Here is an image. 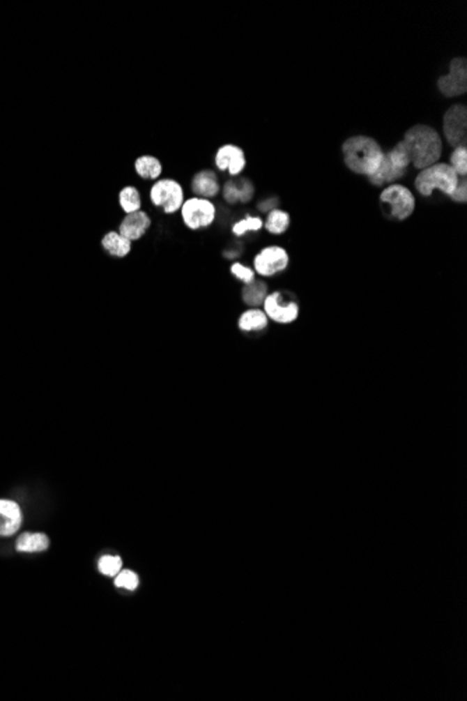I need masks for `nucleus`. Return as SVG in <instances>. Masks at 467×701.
Returning <instances> with one entry per match:
<instances>
[{
    "label": "nucleus",
    "instance_id": "393cba45",
    "mask_svg": "<svg viewBox=\"0 0 467 701\" xmlns=\"http://www.w3.org/2000/svg\"><path fill=\"white\" fill-rule=\"evenodd\" d=\"M447 164L452 167V169L457 174L459 178H466V175H467V147L466 146L454 147L449 156Z\"/></svg>",
    "mask_w": 467,
    "mask_h": 701
},
{
    "label": "nucleus",
    "instance_id": "1a4fd4ad",
    "mask_svg": "<svg viewBox=\"0 0 467 701\" xmlns=\"http://www.w3.org/2000/svg\"><path fill=\"white\" fill-rule=\"evenodd\" d=\"M290 254L284 247L268 246L254 257L252 269L258 276L269 279L286 272L290 266Z\"/></svg>",
    "mask_w": 467,
    "mask_h": 701
},
{
    "label": "nucleus",
    "instance_id": "dca6fc26",
    "mask_svg": "<svg viewBox=\"0 0 467 701\" xmlns=\"http://www.w3.org/2000/svg\"><path fill=\"white\" fill-rule=\"evenodd\" d=\"M221 193L227 204H245L255 196V186L250 179H229L221 188Z\"/></svg>",
    "mask_w": 467,
    "mask_h": 701
},
{
    "label": "nucleus",
    "instance_id": "f03ea898",
    "mask_svg": "<svg viewBox=\"0 0 467 701\" xmlns=\"http://www.w3.org/2000/svg\"><path fill=\"white\" fill-rule=\"evenodd\" d=\"M342 154L346 167L358 175L372 176L381 167L385 150L376 139L365 135H355L344 140Z\"/></svg>",
    "mask_w": 467,
    "mask_h": 701
},
{
    "label": "nucleus",
    "instance_id": "7ed1b4c3",
    "mask_svg": "<svg viewBox=\"0 0 467 701\" xmlns=\"http://www.w3.org/2000/svg\"><path fill=\"white\" fill-rule=\"evenodd\" d=\"M457 174L447 163H436L424 169H420L414 179V188L422 197L432 196L434 190L449 196L459 183Z\"/></svg>",
    "mask_w": 467,
    "mask_h": 701
},
{
    "label": "nucleus",
    "instance_id": "b1692460",
    "mask_svg": "<svg viewBox=\"0 0 467 701\" xmlns=\"http://www.w3.org/2000/svg\"><path fill=\"white\" fill-rule=\"evenodd\" d=\"M263 228V218L259 216H245L244 218L238 220L237 223H234L231 227V231L236 237H244L252 232H259Z\"/></svg>",
    "mask_w": 467,
    "mask_h": 701
},
{
    "label": "nucleus",
    "instance_id": "6ab92c4d",
    "mask_svg": "<svg viewBox=\"0 0 467 701\" xmlns=\"http://www.w3.org/2000/svg\"><path fill=\"white\" fill-rule=\"evenodd\" d=\"M269 293H270L269 285L265 280L255 279L254 282L244 285V287L241 290V299L247 307L261 308Z\"/></svg>",
    "mask_w": 467,
    "mask_h": 701
},
{
    "label": "nucleus",
    "instance_id": "f3484780",
    "mask_svg": "<svg viewBox=\"0 0 467 701\" xmlns=\"http://www.w3.org/2000/svg\"><path fill=\"white\" fill-rule=\"evenodd\" d=\"M269 318L262 308H248L238 318V329L247 335L262 333L269 328Z\"/></svg>",
    "mask_w": 467,
    "mask_h": 701
},
{
    "label": "nucleus",
    "instance_id": "a211bd4d",
    "mask_svg": "<svg viewBox=\"0 0 467 701\" xmlns=\"http://www.w3.org/2000/svg\"><path fill=\"white\" fill-rule=\"evenodd\" d=\"M101 247L108 255L122 259V258H126L132 252L133 243L129 241L128 239H125L123 236H121L116 229H112V231H108L102 237Z\"/></svg>",
    "mask_w": 467,
    "mask_h": 701
},
{
    "label": "nucleus",
    "instance_id": "c756f323",
    "mask_svg": "<svg viewBox=\"0 0 467 701\" xmlns=\"http://www.w3.org/2000/svg\"><path fill=\"white\" fill-rule=\"evenodd\" d=\"M277 206H279V199H276V197H266V199L261 200V202L258 203V206H257V207H258L262 213H266V214H268L270 210L276 209Z\"/></svg>",
    "mask_w": 467,
    "mask_h": 701
},
{
    "label": "nucleus",
    "instance_id": "20e7f679",
    "mask_svg": "<svg viewBox=\"0 0 467 701\" xmlns=\"http://www.w3.org/2000/svg\"><path fill=\"white\" fill-rule=\"evenodd\" d=\"M379 203L383 214L393 221H404L410 218L417 206L414 192L403 183H392L382 188Z\"/></svg>",
    "mask_w": 467,
    "mask_h": 701
},
{
    "label": "nucleus",
    "instance_id": "6e6552de",
    "mask_svg": "<svg viewBox=\"0 0 467 701\" xmlns=\"http://www.w3.org/2000/svg\"><path fill=\"white\" fill-rule=\"evenodd\" d=\"M270 322L277 325H291L300 318V304L296 299L287 297L284 292H270L262 306Z\"/></svg>",
    "mask_w": 467,
    "mask_h": 701
},
{
    "label": "nucleus",
    "instance_id": "a878e982",
    "mask_svg": "<svg viewBox=\"0 0 467 701\" xmlns=\"http://www.w3.org/2000/svg\"><path fill=\"white\" fill-rule=\"evenodd\" d=\"M229 272L231 275L236 278L237 280L243 282L244 285H248L251 282H254L257 279V273L252 268L241 264V262H234L231 266H229Z\"/></svg>",
    "mask_w": 467,
    "mask_h": 701
},
{
    "label": "nucleus",
    "instance_id": "c85d7f7f",
    "mask_svg": "<svg viewBox=\"0 0 467 701\" xmlns=\"http://www.w3.org/2000/svg\"><path fill=\"white\" fill-rule=\"evenodd\" d=\"M450 200H453L454 203H466L467 200V181L466 178H461L459 179V183L457 186L454 188V190L449 195Z\"/></svg>",
    "mask_w": 467,
    "mask_h": 701
},
{
    "label": "nucleus",
    "instance_id": "4468645a",
    "mask_svg": "<svg viewBox=\"0 0 467 701\" xmlns=\"http://www.w3.org/2000/svg\"><path fill=\"white\" fill-rule=\"evenodd\" d=\"M192 193L197 197L213 200L221 192V183L218 175L213 169H201L196 172L190 179Z\"/></svg>",
    "mask_w": 467,
    "mask_h": 701
},
{
    "label": "nucleus",
    "instance_id": "7c9ffc66",
    "mask_svg": "<svg viewBox=\"0 0 467 701\" xmlns=\"http://www.w3.org/2000/svg\"><path fill=\"white\" fill-rule=\"evenodd\" d=\"M236 251H237V250H236ZM236 251L231 250V252H229V254H224V257H225V258H228V259H236V258L238 257V254H240V252H236Z\"/></svg>",
    "mask_w": 467,
    "mask_h": 701
},
{
    "label": "nucleus",
    "instance_id": "9b49d317",
    "mask_svg": "<svg viewBox=\"0 0 467 701\" xmlns=\"http://www.w3.org/2000/svg\"><path fill=\"white\" fill-rule=\"evenodd\" d=\"M439 93L447 98L463 96L467 91V63L464 58H453L449 70L436 80Z\"/></svg>",
    "mask_w": 467,
    "mask_h": 701
},
{
    "label": "nucleus",
    "instance_id": "2eb2a0df",
    "mask_svg": "<svg viewBox=\"0 0 467 701\" xmlns=\"http://www.w3.org/2000/svg\"><path fill=\"white\" fill-rule=\"evenodd\" d=\"M23 525V513L13 500L0 499V536H12Z\"/></svg>",
    "mask_w": 467,
    "mask_h": 701
},
{
    "label": "nucleus",
    "instance_id": "0eeeda50",
    "mask_svg": "<svg viewBox=\"0 0 467 701\" xmlns=\"http://www.w3.org/2000/svg\"><path fill=\"white\" fill-rule=\"evenodd\" d=\"M179 213L186 228L190 231H200L214 224L217 218V206L210 199L192 196L185 199Z\"/></svg>",
    "mask_w": 467,
    "mask_h": 701
},
{
    "label": "nucleus",
    "instance_id": "5701e85b",
    "mask_svg": "<svg viewBox=\"0 0 467 701\" xmlns=\"http://www.w3.org/2000/svg\"><path fill=\"white\" fill-rule=\"evenodd\" d=\"M118 202H119V206L125 214L139 211V210H141V206H143L140 190L133 185H126L119 190Z\"/></svg>",
    "mask_w": 467,
    "mask_h": 701
},
{
    "label": "nucleus",
    "instance_id": "423d86ee",
    "mask_svg": "<svg viewBox=\"0 0 467 701\" xmlns=\"http://www.w3.org/2000/svg\"><path fill=\"white\" fill-rule=\"evenodd\" d=\"M148 199L155 209L171 216L181 210L185 202V190L179 181L174 178H160L150 186Z\"/></svg>",
    "mask_w": 467,
    "mask_h": 701
},
{
    "label": "nucleus",
    "instance_id": "9d476101",
    "mask_svg": "<svg viewBox=\"0 0 467 701\" xmlns=\"http://www.w3.org/2000/svg\"><path fill=\"white\" fill-rule=\"evenodd\" d=\"M443 139L453 149L466 146L467 140V108L464 104H453L442 118Z\"/></svg>",
    "mask_w": 467,
    "mask_h": 701
},
{
    "label": "nucleus",
    "instance_id": "39448f33",
    "mask_svg": "<svg viewBox=\"0 0 467 701\" xmlns=\"http://www.w3.org/2000/svg\"><path fill=\"white\" fill-rule=\"evenodd\" d=\"M410 167V158L400 142H397L390 150L385 151L383 161L378 171L368 178L369 183L376 188H385L392 183H397Z\"/></svg>",
    "mask_w": 467,
    "mask_h": 701
},
{
    "label": "nucleus",
    "instance_id": "f8f14e48",
    "mask_svg": "<svg viewBox=\"0 0 467 701\" xmlns=\"http://www.w3.org/2000/svg\"><path fill=\"white\" fill-rule=\"evenodd\" d=\"M214 165L220 172H227L234 178L240 176L247 168L245 150L232 143L222 144L214 154Z\"/></svg>",
    "mask_w": 467,
    "mask_h": 701
},
{
    "label": "nucleus",
    "instance_id": "cd10ccee",
    "mask_svg": "<svg viewBox=\"0 0 467 701\" xmlns=\"http://www.w3.org/2000/svg\"><path fill=\"white\" fill-rule=\"evenodd\" d=\"M115 585L119 587V588L135 591L137 588V585H139V577L135 573L129 571V570L119 571L116 574V578H115Z\"/></svg>",
    "mask_w": 467,
    "mask_h": 701
},
{
    "label": "nucleus",
    "instance_id": "bb28decb",
    "mask_svg": "<svg viewBox=\"0 0 467 701\" xmlns=\"http://www.w3.org/2000/svg\"><path fill=\"white\" fill-rule=\"evenodd\" d=\"M122 568V560L118 556H104L98 561V570L107 575V577H114L116 575Z\"/></svg>",
    "mask_w": 467,
    "mask_h": 701
},
{
    "label": "nucleus",
    "instance_id": "412c9836",
    "mask_svg": "<svg viewBox=\"0 0 467 701\" xmlns=\"http://www.w3.org/2000/svg\"><path fill=\"white\" fill-rule=\"evenodd\" d=\"M135 172L139 178L144 181H157L162 175V164L161 161L150 154L140 156L135 160Z\"/></svg>",
    "mask_w": 467,
    "mask_h": 701
},
{
    "label": "nucleus",
    "instance_id": "4be33fe9",
    "mask_svg": "<svg viewBox=\"0 0 467 701\" xmlns=\"http://www.w3.org/2000/svg\"><path fill=\"white\" fill-rule=\"evenodd\" d=\"M49 548V538L45 534L40 532H26L23 534L17 542L16 549L20 553H38L45 552Z\"/></svg>",
    "mask_w": 467,
    "mask_h": 701
},
{
    "label": "nucleus",
    "instance_id": "ddd939ff",
    "mask_svg": "<svg viewBox=\"0 0 467 701\" xmlns=\"http://www.w3.org/2000/svg\"><path fill=\"white\" fill-rule=\"evenodd\" d=\"M151 217L147 211L139 210L130 214H125L118 225V232L129 241L135 243L141 240L148 229L151 228Z\"/></svg>",
    "mask_w": 467,
    "mask_h": 701
},
{
    "label": "nucleus",
    "instance_id": "aec40b11",
    "mask_svg": "<svg viewBox=\"0 0 467 701\" xmlns=\"http://www.w3.org/2000/svg\"><path fill=\"white\" fill-rule=\"evenodd\" d=\"M291 227V214L280 207L270 210L263 220V228L272 236H283Z\"/></svg>",
    "mask_w": 467,
    "mask_h": 701
},
{
    "label": "nucleus",
    "instance_id": "f257e3e1",
    "mask_svg": "<svg viewBox=\"0 0 467 701\" xmlns=\"http://www.w3.org/2000/svg\"><path fill=\"white\" fill-rule=\"evenodd\" d=\"M400 143L408 154L410 165L418 171L441 161L443 153V139L431 125L417 123L408 128Z\"/></svg>",
    "mask_w": 467,
    "mask_h": 701
}]
</instances>
